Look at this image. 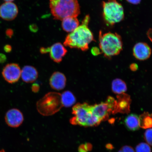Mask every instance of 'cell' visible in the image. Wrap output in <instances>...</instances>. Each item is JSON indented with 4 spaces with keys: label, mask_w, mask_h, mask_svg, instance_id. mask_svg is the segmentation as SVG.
<instances>
[{
    "label": "cell",
    "mask_w": 152,
    "mask_h": 152,
    "mask_svg": "<svg viewBox=\"0 0 152 152\" xmlns=\"http://www.w3.org/2000/svg\"><path fill=\"white\" fill-rule=\"evenodd\" d=\"M21 69L19 64L10 63L6 64L2 71V75L7 82L13 84L18 82L21 77Z\"/></svg>",
    "instance_id": "obj_7"
},
{
    "label": "cell",
    "mask_w": 152,
    "mask_h": 152,
    "mask_svg": "<svg viewBox=\"0 0 152 152\" xmlns=\"http://www.w3.org/2000/svg\"><path fill=\"white\" fill-rule=\"evenodd\" d=\"M5 119L7 124L10 127L18 128L23 122L24 116L20 110L13 108L7 112Z\"/></svg>",
    "instance_id": "obj_10"
},
{
    "label": "cell",
    "mask_w": 152,
    "mask_h": 152,
    "mask_svg": "<svg viewBox=\"0 0 152 152\" xmlns=\"http://www.w3.org/2000/svg\"><path fill=\"white\" fill-rule=\"evenodd\" d=\"M40 50L42 54L49 53L51 59L57 63L62 61L67 52L64 45L59 42L55 43L50 47L42 48Z\"/></svg>",
    "instance_id": "obj_8"
},
{
    "label": "cell",
    "mask_w": 152,
    "mask_h": 152,
    "mask_svg": "<svg viewBox=\"0 0 152 152\" xmlns=\"http://www.w3.org/2000/svg\"><path fill=\"white\" fill-rule=\"evenodd\" d=\"M62 21L63 29L68 33L73 32L79 26V22L77 17H68Z\"/></svg>",
    "instance_id": "obj_16"
},
{
    "label": "cell",
    "mask_w": 152,
    "mask_h": 152,
    "mask_svg": "<svg viewBox=\"0 0 152 152\" xmlns=\"http://www.w3.org/2000/svg\"><path fill=\"white\" fill-rule=\"evenodd\" d=\"M91 106L86 102L76 104L72 109L74 116L70 119V123L72 125L87 127V122L92 114Z\"/></svg>",
    "instance_id": "obj_6"
},
{
    "label": "cell",
    "mask_w": 152,
    "mask_h": 152,
    "mask_svg": "<svg viewBox=\"0 0 152 152\" xmlns=\"http://www.w3.org/2000/svg\"><path fill=\"white\" fill-rule=\"evenodd\" d=\"M39 89V86L37 84H34L32 86V90L34 92H37Z\"/></svg>",
    "instance_id": "obj_32"
},
{
    "label": "cell",
    "mask_w": 152,
    "mask_h": 152,
    "mask_svg": "<svg viewBox=\"0 0 152 152\" xmlns=\"http://www.w3.org/2000/svg\"><path fill=\"white\" fill-rule=\"evenodd\" d=\"M63 106L68 107H71L75 103L76 98L73 94L69 91H66L61 94Z\"/></svg>",
    "instance_id": "obj_20"
},
{
    "label": "cell",
    "mask_w": 152,
    "mask_h": 152,
    "mask_svg": "<svg viewBox=\"0 0 152 152\" xmlns=\"http://www.w3.org/2000/svg\"><path fill=\"white\" fill-rule=\"evenodd\" d=\"M133 55L137 59L145 60L151 56V50L149 45L144 42H139L134 45L133 49Z\"/></svg>",
    "instance_id": "obj_11"
},
{
    "label": "cell",
    "mask_w": 152,
    "mask_h": 152,
    "mask_svg": "<svg viewBox=\"0 0 152 152\" xmlns=\"http://www.w3.org/2000/svg\"><path fill=\"white\" fill-rule=\"evenodd\" d=\"M38 73L34 66H26L21 70V77L22 80L26 83H32L37 78Z\"/></svg>",
    "instance_id": "obj_15"
},
{
    "label": "cell",
    "mask_w": 152,
    "mask_h": 152,
    "mask_svg": "<svg viewBox=\"0 0 152 152\" xmlns=\"http://www.w3.org/2000/svg\"><path fill=\"white\" fill-rule=\"evenodd\" d=\"M136 152H151V149L149 144L145 142H141L137 145Z\"/></svg>",
    "instance_id": "obj_22"
},
{
    "label": "cell",
    "mask_w": 152,
    "mask_h": 152,
    "mask_svg": "<svg viewBox=\"0 0 152 152\" xmlns=\"http://www.w3.org/2000/svg\"><path fill=\"white\" fill-rule=\"evenodd\" d=\"M103 16L106 23L113 26L121 22L124 17V12L122 5L117 0H108L102 2Z\"/></svg>",
    "instance_id": "obj_5"
},
{
    "label": "cell",
    "mask_w": 152,
    "mask_h": 152,
    "mask_svg": "<svg viewBox=\"0 0 152 152\" xmlns=\"http://www.w3.org/2000/svg\"><path fill=\"white\" fill-rule=\"evenodd\" d=\"M117 113H128L130 112L131 100L128 94H123L117 96Z\"/></svg>",
    "instance_id": "obj_12"
},
{
    "label": "cell",
    "mask_w": 152,
    "mask_h": 152,
    "mask_svg": "<svg viewBox=\"0 0 152 152\" xmlns=\"http://www.w3.org/2000/svg\"><path fill=\"white\" fill-rule=\"evenodd\" d=\"M0 152H5L4 150H2L1 151H0Z\"/></svg>",
    "instance_id": "obj_36"
},
{
    "label": "cell",
    "mask_w": 152,
    "mask_h": 152,
    "mask_svg": "<svg viewBox=\"0 0 152 152\" xmlns=\"http://www.w3.org/2000/svg\"><path fill=\"white\" fill-rule=\"evenodd\" d=\"M140 126L144 129L152 128V114L144 113L139 117Z\"/></svg>",
    "instance_id": "obj_19"
},
{
    "label": "cell",
    "mask_w": 152,
    "mask_h": 152,
    "mask_svg": "<svg viewBox=\"0 0 152 152\" xmlns=\"http://www.w3.org/2000/svg\"><path fill=\"white\" fill-rule=\"evenodd\" d=\"M118 152H135L133 148L128 145L123 146L120 149Z\"/></svg>",
    "instance_id": "obj_24"
},
{
    "label": "cell",
    "mask_w": 152,
    "mask_h": 152,
    "mask_svg": "<svg viewBox=\"0 0 152 152\" xmlns=\"http://www.w3.org/2000/svg\"><path fill=\"white\" fill-rule=\"evenodd\" d=\"M66 83V77L63 74L58 72L53 73L49 80L50 86L54 90L60 91L65 87Z\"/></svg>",
    "instance_id": "obj_14"
},
{
    "label": "cell",
    "mask_w": 152,
    "mask_h": 152,
    "mask_svg": "<svg viewBox=\"0 0 152 152\" xmlns=\"http://www.w3.org/2000/svg\"><path fill=\"white\" fill-rule=\"evenodd\" d=\"M130 69L132 71H135L138 69V66L136 64H133L130 66Z\"/></svg>",
    "instance_id": "obj_30"
},
{
    "label": "cell",
    "mask_w": 152,
    "mask_h": 152,
    "mask_svg": "<svg viewBox=\"0 0 152 152\" xmlns=\"http://www.w3.org/2000/svg\"><path fill=\"white\" fill-rule=\"evenodd\" d=\"M91 112L102 121L106 120L111 114L105 102H102L91 106Z\"/></svg>",
    "instance_id": "obj_13"
},
{
    "label": "cell",
    "mask_w": 152,
    "mask_h": 152,
    "mask_svg": "<svg viewBox=\"0 0 152 152\" xmlns=\"http://www.w3.org/2000/svg\"><path fill=\"white\" fill-rule=\"evenodd\" d=\"M37 109L41 115L49 116L58 113L63 106L61 94L50 92L45 94L37 102Z\"/></svg>",
    "instance_id": "obj_4"
},
{
    "label": "cell",
    "mask_w": 152,
    "mask_h": 152,
    "mask_svg": "<svg viewBox=\"0 0 152 152\" xmlns=\"http://www.w3.org/2000/svg\"><path fill=\"white\" fill-rule=\"evenodd\" d=\"M124 124L127 129L130 131L137 130L140 127L139 117L134 114L127 116L124 120Z\"/></svg>",
    "instance_id": "obj_17"
},
{
    "label": "cell",
    "mask_w": 152,
    "mask_h": 152,
    "mask_svg": "<svg viewBox=\"0 0 152 152\" xmlns=\"http://www.w3.org/2000/svg\"><path fill=\"white\" fill-rule=\"evenodd\" d=\"M79 152H88L86 146L85 144H81L79 146L78 148Z\"/></svg>",
    "instance_id": "obj_25"
},
{
    "label": "cell",
    "mask_w": 152,
    "mask_h": 152,
    "mask_svg": "<svg viewBox=\"0 0 152 152\" xmlns=\"http://www.w3.org/2000/svg\"><path fill=\"white\" fill-rule=\"evenodd\" d=\"M91 52H92V54L95 56H98V55L101 53L97 48H93Z\"/></svg>",
    "instance_id": "obj_29"
},
{
    "label": "cell",
    "mask_w": 152,
    "mask_h": 152,
    "mask_svg": "<svg viewBox=\"0 0 152 152\" xmlns=\"http://www.w3.org/2000/svg\"><path fill=\"white\" fill-rule=\"evenodd\" d=\"M4 50L5 52L7 53H10L12 50V47L10 45H6L4 47Z\"/></svg>",
    "instance_id": "obj_28"
},
{
    "label": "cell",
    "mask_w": 152,
    "mask_h": 152,
    "mask_svg": "<svg viewBox=\"0 0 152 152\" xmlns=\"http://www.w3.org/2000/svg\"><path fill=\"white\" fill-rule=\"evenodd\" d=\"M18 13V6L12 2H5L0 7V17L3 20L11 21L15 20Z\"/></svg>",
    "instance_id": "obj_9"
},
{
    "label": "cell",
    "mask_w": 152,
    "mask_h": 152,
    "mask_svg": "<svg viewBox=\"0 0 152 152\" xmlns=\"http://www.w3.org/2000/svg\"><path fill=\"white\" fill-rule=\"evenodd\" d=\"M5 2H12L14 1V0H4Z\"/></svg>",
    "instance_id": "obj_35"
},
{
    "label": "cell",
    "mask_w": 152,
    "mask_h": 152,
    "mask_svg": "<svg viewBox=\"0 0 152 152\" xmlns=\"http://www.w3.org/2000/svg\"><path fill=\"white\" fill-rule=\"evenodd\" d=\"M126 83L121 79H116L113 81L112 83V89L114 93L120 95L126 92L127 90Z\"/></svg>",
    "instance_id": "obj_18"
},
{
    "label": "cell",
    "mask_w": 152,
    "mask_h": 152,
    "mask_svg": "<svg viewBox=\"0 0 152 152\" xmlns=\"http://www.w3.org/2000/svg\"><path fill=\"white\" fill-rule=\"evenodd\" d=\"M107 104L111 114H116L117 110V100H116L113 97L108 96L105 102Z\"/></svg>",
    "instance_id": "obj_21"
},
{
    "label": "cell",
    "mask_w": 152,
    "mask_h": 152,
    "mask_svg": "<svg viewBox=\"0 0 152 152\" xmlns=\"http://www.w3.org/2000/svg\"><path fill=\"white\" fill-rule=\"evenodd\" d=\"M144 138L148 144L152 146V128L146 130L144 134Z\"/></svg>",
    "instance_id": "obj_23"
},
{
    "label": "cell",
    "mask_w": 152,
    "mask_h": 152,
    "mask_svg": "<svg viewBox=\"0 0 152 152\" xmlns=\"http://www.w3.org/2000/svg\"><path fill=\"white\" fill-rule=\"evenodd\" d=\"M90 20V16L87 15L80 25L66 36L64 43V46L83 51L88 50L89 44L94 41L93 33L88 28Z\"/></svg>",
    "instance_id": "obj_1"
},
{
    "label": "cell",
    "mask_w": 152,
    "mask_h": 152,
    "mask_svg": "<svg viewBox=\"0 0 152 152\" xmlns=\"http://www.w3.org/2000/svg\"><path fill=\"white\" fill-rule=\"evenodd\" d=\"M51 12L55 19L62 20L69 17H77L80 13L78 0H49Z\"/></svg>",
    "instance_id": "obj_2"
},
{
    "label": "cell",
    "mask_w": 152,
    "mask_h": 152,
    "mask_svg": "<svg viewBox=\"0 0 152 152\" xmlns=\"http://www.w3.org/2000/svg\"><path fill=\"white\" fill-rule=\"evenodd\" d=\"M99 47L102 53L107 58L118 55L122 50L123 42L120 36L111 32L102 34L100 31Z\"/></svg>",
    "instance_id": "obj_3"
},
{
    "label": "cell",
    "mask_w": 152,
    "mask_h": 152,
    "mask_svg": "<svg viewBox=\"0 0 152 152\" xmlns=\"http://www.w3.org/2000/svg\"><path fill=\"white\" fill-rule=\"evenodd\" d=\"M129 3L132 4H140L141 0H126Z\"/></svg>",
    "instance_id": "obj_31"
},
{
    "label": "cell",
    "mask_w": 152,
    "mask_h": 152,
    "mask_svg": "<svg viewBox=\"0 0 152 152\" xmlns=\"http://www.w3.org/2000/svg\"><path fill=\"white\" fill-rule=\"evenodd\" d=\"M106 147L107 149L109 150L113 149V145L111 144H106Z\"/></svg>",
    "instance_id": "obj_34"
},
{
    "label": "cell",
    "mask_w": 152,
    "mask_h": 152,
    "mask_svg": "<svg viewBox=\"0 0 152 152\" xmlns=\"http://www.w3.org/2000/svg\"><path fill=\"white\" fill-rule=\"evenodd\" d=\"M5 34L7 37L9 38H11L14 35V32L12 29L9 28L6 30Z\"/></svg>",
    "instance_id": "obj_26"
},
{
    "label": "cell",
    "mask_w": 152,
    "mask_h": 152,
    "mask_svg": "<svg viewBox=\"0 0 152 152\" xmlns=\"http://www.w3.org/2000/svg\"><path fill=\"white\" fill-rule=\"evenodd\" d=\"M86 146L87 150L88 151H90L92 149L93 146L92 144L89 143V142H86L85 143Z\"/></svg>",
    "instance_id": "obj_33"
},
{
    "label": "cell",
    "mask_w": 152,
    "mask_h": 152,
    "mask_svg": "<svg viewBox=\"0 0 152 152\" xmlns=\"http://www.w3.org/2000/svg\"><path fill=\"white\" fill-rule=\"evenodd\" d=\"M6 56L2 53H0V64H3L7 61Z\"/></svg>",
    "instance_id": "obj_27"
}]
</instances>
